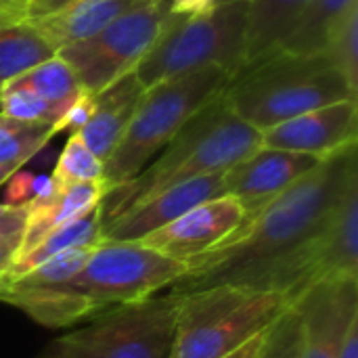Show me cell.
Returning <instances> with one entry per match:
<instances>
[{
  "label": "cell",
  "instance_id": "6da1fadb",
  "mask_svg": "<svg viewBox=\"0 0 358 358\" xmlns=\"http://www.w3.org/2000/svg\"><path fill=\"white\" fill-rule=\"evenodd\" d=\"M358 174L357 145L321 159L283 193L245 214L241 227L218 248L187 262V273L168 287L176 296L218 285H243L285 294L292 304L315 285L317 239Z\"/></svg>",
  "mask_w": 358,
  "mask_h": 358
},
{
  "label": "cell",
  "instance_id": "7a4b0ae2",
  "mask_svg": "<svg viewBox=\"0 0 358 358\" xmlns=\"http://www.w3.org/2000/svg\"><path fill=\"white\" fill-rule=\"evenodd\" d=\"M185 273V262L143 241L103 239L69 281L46 287H0V302L23 310L44 327H69L111 308L149 300L172 287Z\"/></svg>",
  "mask_w": 358,
  "mask_h": 358
},
{
  "label": "cell",
  "instance_id": "3957f363",
  "mask_svg": "<svg viewBox=\"0 0 358 358\" xmlns=\"http://www.w3.org/2000/svg\"><path fill=\"white\" fill-rule=\"evenodd\" d=\"M262 147V132L237 117L218 94L134 178L105 191L101 229L134 203L174 185L222 174Z\"/></svg>",
  "mask_w": 358,
  "mask_h": 358
},
{
  "label": "cell",
  "instance_id": "277c9868",
  "mask_svg": "<svg viewBox=\"0 0 358 358\" xmlns=\"http://www.w3.org/2000/svg\"><path fill=\"white\" fill-rule=\"evenodd\" d=\"M222 96L237 117L264 132L296 115L357 99V90L350 88L325 52L308 57L275 52L241 67Z\"/></svg>",
  "mask_w": 358,
  "mask_h": 358
},
{
  "label": "cell",
  "instance_id": "5b68a950",
  "mask_svg": "<svg viewBox=\"0 0 358 358\" xmlns=\"http://www.w3.org/2000/svg\"><path fill=\"white\" fill-rule=\"evenodd\" d=\"M292 300L279 292L218 285L178 296L168 358H224L264 334Z\"/></svg>",
  "mask_w": 358,
  "mask_h": 358
},
{
  "label": "cell",
  "instance_id": "8992f818",
  "mask_svg": "<svg viewBox=\"0 0 358 358\" xmlns=\"http://www.w3.org/2000/svg\"><path fill=\"white\" fill-rule=\"evenodd\" d=\"M231 78L220 67H203L147 88L122 141L105 162L107 189L134 178L147 168L193 115L222 94Z\"/></svg>",
  "mask_w": 358,
  "mask_h": 358
},
{
  "label": "cell",
  "instance_id": "52a82bcc",
  "mask_svg": "<svg viewBox=\"0 0 358 358\" xmlns=\"http://www.w3.org/2000/svg\"><path fill=\"white\" fill-rule=\"evenodd\" d=\"M250 0L210 6L199 15H174L134 67L143 88L170 78L220 67L235 76L245 63Z\"/></svg>",
  "mask_w": 358,
  "mask_h": 358
},
{
  "label": "cell",
  "instance_id": "ba28073f",
  "mask_svg": "<svg viewBox=\"0 0 358 358\" xmlns=\"http://www.w3.org/2000/svg\"><path fill=\"white\" fill-rule=\"evenodd\" d=\"M174 292L111 308L52 340L38 358H168L174 344Z\"/></svg>",
  "mask_w": 358,
  "mask_h": 358
},
{
  "label": "cell",
  "instance_id": "9c48e42d",
  "mask_svg": "<svg viewBox=\"0 0 358 358\" xmlns=\"http://www.w3.org/2000/svg\"><path fill=\"white\" fill-rule=\"evenodd\" d=\"M170 17V0H138L92 38L57 55L73 69L82 88L96 94L134 71Z\"/></svg>",
  "mask_w": 358,
  "mask_h": 358
},
{
  "label": "cell",
  "instance_id": "30bf717a",
  "mask_svg": "<svg viewBox=\"0 0 358 358\" xmlns=\"http://www.w3.org/2000/svg\"><path fill=\"white\" fill-rule=\"evenodd\" d=\"M302 313L300 358H340L358 319V277L325 279L296 300Z\"/></svg>",
  "mask_w": 358,
  "mask_h": 358
},
{
  "label": "cell",
  "instance_id": "8fae6325",
  "mask_svg": "<svg viewBox=\"0 0 358 358\" xmlns=\"http://www.w3.org/2000/svg\"><path fill=\"white\" fill-rule=\"evenodd\" d=\"M243 218V203L231 195H220L195 206L141 241L155 252L187 264L229 239L241 227Z\"/></svg>",
  "mask_w": 358,
  "mask_h": 358
},
{
  "label": "cell",
  "instance_id": "7c38bea8",
  "mask_svg": "<svg viewBox=\"0 0 358 358\" xmlns=\"http://www.w3.org/2000/svg\"><path fill=\"white\" fill-rule=\"evenodd\" d=\"M357 99H348L296 115L283 124L264 130L262 147L325 159L357 145Z\"/></svg>",
  "mask_w": 358,
  "mask_h": 358
},
{
  "label": "cell",
  "instance_id": "4fadbf2b",
  "mask_svg": "<svg viewBox=\"0 0 358 358\" xmlns=\"http://www.w3.org/2000/svg\"><path fill=\"white\" fill-rule=\"evenodd\" d=\"M222 174L193 178L170 189H164L107 222L101 231L105 241H141L153 231L170 224L195 206L224 195Z\"/></svg>",
  "mask_w": 358,
  "mask_h": 358
},
{
  "label": "cell",
  "instance_id": "5bb4252c",
  "mask_svg": "<svg viewBox=\"0 0 358 358\" xmlns=\"http://www.w3.org/2000/svg\"><path fill=\"white\" fill-rule=\"evenodd\" d=\"M319 162L321 159L304 153L258 147L224 172V195L239 199L245 214H250L292 187Z\"/></svg>",
  "mask_w": 358,
  "mask_h": 358
},
{
  "label": "cell",
  "instance_id": "9a60e30c",
  "mask_svg": "<svg viewBox=\"0 0 358 358\" xmlns=\"http://www.w3.org/2000/svg\"><path fill=\"white\" fill-rule=\"evenodd\" d=\"M313 277L315 283L358 277V174L348 180L317 239Z\"/></svg>",
  "mask_w": 358,
  "mask_h": 358
},
{
  "label": "cell",
  "instance_id": "2e32d148",
  "mask_svg": "<svg viewBox=\"0 0 358 358\" xmlns=\"http://www.w3.org/2000/svg\"><path fill=\"white\" fill-rule=\"evenodd\" d=\"M145 88L134 76V71L126 73L105 90L96 92L92 99V113L84 128L76 134L84 141V145L105 164L122 141Z\"/></svg>",
  "mask_w": 358,
  "mask_h": 358
},
{
  "label": "cell",
  "instance_id": "e0dca14e",
  "mask_svg": "<svg viewBox=\"0 0 358 358\" xmlns=\"http://www.w3.org/2000/svg\"><path fill=\"white\" fill-rule=\"evenodd\" d=\"M107 191L105 182H78L59 191H50L42 197H31L25 203L27 220L21 235L19 254L34 248L44 235L50 231L82 218L90 210H94Z\"/></svg>",
  "mask_w": 358,
  "mask_h": 358
},
{
  "label": "cell",
  "instance_id": "ac0fdd59",
  "mask_svg": "<svg viewBox=\"0 0 358 358\" xmlns=\"http://www.w3.org/2000/svg\"><path fill=\"white\" fill-rule=\"evenodd\" d=\"M138 0H69L59 10L31 21L38 34L59 52L61 48L88 40L115 21Z\"/></svg>",
  "mask_w": 358,
  "mask_h": 358
},
{
  "label": "cell",
  "instance_id": "d6986e66",
  "mask_svg": "<svg viewBox=\"0 0 358 358\" xmlns=\"http://www.w3.org/2000/svg\"><path fill=\"white\" fill-rule=\"evenodd\" d=\"M308 4L310 0H250L243 67L275 55Z\"/></svg>",
  "mask_w": 358,
  "mask_h": 358
},
{
  "label": "cell",
  "instance_id": "ffe728a7",
  "mask_svg": "<svg viewBox=\"0 0 358 358\" xmlns=\"http://www.w3.org/2000/svg\"><path fill=\"white\" fill-rule=\"evenodd\" d=\"M101 203L90 210L88 214H84L78 220H71L55 231H50L48 235H44L34 248L17 254V258L13 260V264L4 271V275L0 277V283H6L36 266H40L42 262L76 250V248H94L103 241L101 235Z\"/></svg>",
  "mask_w": 358,
  "mask_h": 358
},
{
  "label": "cell",
  "instance_id": "44dd1931",
  "mask_svg": "<svg viewBox=\"0 0 358 358\" xmlns=\"http://www.w3.org/2000/svg\"><path fill=\"white\" fill-rule=\"evenodd\" d=\"M358 0H310L298 21L292 25L277 52L308 57L325 52L327 40L340 19Z\"/></svg>",
  "mask_w": 358,
  "mask_h": 358
},
{
  "label": "cell",
  "instance_id": "7402d4cb",
  "mask_svg": "<svg viewBox=\"0 0 358 358\" xmlns=\"http://www.w3.org/2000/svg\"><path fill=\"white\" fill-rule=\"evenodd\" d=\"M55 48L29 23L0 25V92L27 69L50 59Z\"/></svg>",
  "mask_w": 358,
  "mask_h": 358
},
{
  "label": "cell",
  "instance_id": "603a6c76",
  "mask_svg": "<svg viewBox=\"0 0 358 358\" xmlns=\"http://www.w3.org/2000/svg\"><path fill=\"white\" fill-rule=\"evenodd\" d=\"M6 86L25 88L61 109H67L71 105V101L84 90L80 80L76 78L73 69L59 55H52L50 59L42 61L40 65L27 69L25 73H21Z\"/></svg>",
  "mask_w": 358,
  "mask_h": 358
},
{
  "label": "cell",
  "instance_id": "cb8c5ba5",
  "mask_svg": "<svg viewBox=\"0 0 358 358\" xmlns=\"http://www.w3.org/2000/svg\"><path fill=\"white\" fill-rule=\"evenodd\" d=\"M55 128L46 124L21 122L0 113V166L21 170L52 136Z\"/></svg>",
  "mask_w": 358,
  "mask_h": 358
},
{
  "label": "cell",
  "instance_id": "d4e9b609",
  "mask_svg": "<svg viewBox=\"0 0 358 358\" xmlns=\"http://www.w3.org/2000/svg\"><path fill=\"white\" fill-rule=\"evenodd\" d=\"M103 172L105 164L84 145L80 134H69L50 174V182L55 191L78 182H105Z\"/></svg>",
  "mask_w": 358,
  "mask_h": 358
},
{
  "label": "cell",
  "instance_id": "484cf974",
  "mask_svg": "<svg viewBox=\"0 0 358 358\" xmlns=\"http://www.w3.org/2000/svg\"><path fill=\"white\" fill-rule=\"evenodd\" d=\"M358 4L350 6L346 15L340 19V23L334 27L325 55L331 61V65L346 78L352 90L358 88Z\"/></svg>",
  "mask_w": 358,
  "mask_h": 358
},
{
  "label": "cell",
  "instance_id": "4316f807",
  "mask_svg": "<svg viewBox=\"0 0 358 358\" xmlns=\"http://www.w3.org/2000/svg\"><path fill=\"white\" fill-rule=\"evenodd\" d=\"M302 313L294 302L266 331L256 358H300Z\"/></svg>",
  "mask_w": 358,
  "mask_h": 358
},
{
  "label": "cell",
  "instance_id": "83f0119b",
  "mask_svg": "<svg viewBox=\"0 0 358 358\" xmlns=\"http://www.w3.org/2000/svg\"><path fill=\"white\" fill-rule=\"evenodd\" d=\"M0 113L13 120L21 122H34V124H46L57 126L65 109L40 99L38 94L25 90V88H13L6 86L0 92Z\"/></svg>",
  "mask_w": 358,
  "mask_h": 358
},
{
  "label": "cell",
  "instance_id": "f1b7e54d",
  "mask_svg": "<svg viewBox=\"0 0 358 358\" xmlns=\"http://www.w3.org/2000/svg\"><path fill=\"white\" fill-rule=\"evenodd\" d=\"M92 99L94 94L82 90L73 101L71 105L65 109V113L61 115L59 124L55 126V132H69V134H76L84 128V124L88 122L90 113H92Z\"/></svg>",
  "mask_w": 358,
  "mask_h": 358
},
{
  "label": "cell",
  "instance_id": "f546056e",
  "mask_svg": "<svg viewBox=\"0 0 358 358\" xmlns=\"http://www.w3.org/2000/svg\"><path fill=\"white\" fill-rule=\"evenodd\" d=\"M34 178L29 172H13L6 180V206H25L34 195Z\"/></svg>",
  "mask_w": 358,
  "mask_h": 358
},
{
  "label": "cell",
  "instance_id": "4dcf8cb0",
  "mask_svg": "<svg viewBox=\"0 0 358 358\" xmlns=\"http://www.w3.org/2000/svg\"><path fill=\"white\" fill-rule=\"evenodd\" d=\"M27 220L25 206L0 203V235H23Z\"/></svg>",
  "mask_w": 358,
  "mask_h": 358
},
{
  "label": "cell",
  "instance_id": "1f68e13d",
  "mask_svg": "<svg viewBox=\"0 0 358 358\" xmlns=\"http://www.w3.org/2000/svg\"><path fill=\"white\" fill-rule=\"evenodd\" d=\"M21 248V235H0V277L13 264Z\"/></svg>",
  "mask_w": 358,
  "mask_h": 358
},
{
  "label": "cell",
  "instance_id": "d6a6232c",
  "mask_svg": "<svg viewBox=\"0 0 358 358\" xmlns=\"http://www.w3.org/2000/svg\"><path fill=\"white\" fill-rule=\"evenodd\" d=\"M214 0H170L174 15H199L212 6Z\"/></svg>",
  "mask_w": 358,
  "mask_h": 358
},
{
  "label": "cell",
  "instance_id": "836d02e7",
  "mask_svg": "<svg viewBox=\"0 0 358 358\" xmlns=\"http://www.w3.org/2000/svg\"><path fill=\"white\" fill-rule=\"evenodd\" d=\"M340 358H358V319L350 325Z\"/></svg>",
  "mask_w": 358,
  "mask_h": 358
},
{
  "label": "cell",
  "instance_id": "e575fe53",
  "mask_svg": "<svg viewBox=\"0 0 358 358\" xmlns=\"http://www.w3.org/2000/svg\"><path fill=\"white\" fill-rule=\"evenodd\" d=\"M262 338H264V334H260L258 338L250 340L245 346H241L239 350H235L233 355H229V357H224V358H256L258 357L260 346H262Z\"/></svg>",
  "mask_w": 358,
  "mask_h": 358
},
{
  "label": "cell",
  "instance_id": "d590c367",
  "mask_svg": "<svg viewBox=\"0 0 358 358\" xmlns=\"http://www.w3.org/2000/svg\"><path fill=\"white\" fill-rule=\"evenodd\" d=\"M15 170H8V168H4V166H0V187L10 178V174H13Z\"/></svg>",
  "mask_w": 358,
  "mask_h": 358
},
{
  "label": "cell",
  "instance_id": "8d00e7d4",
  "mask_svg": "<svg viewBox=\"0 0 358 358\" xmlns=\"http://www.w3.org/2000/svg\"><path fill=\"white\" fill-rule=\"evenodd\" d=\"M224 2H239V0H214V2H212V6H216V4H224Z\"/></svg>",
  "mask_w": 358,
  "mask_h": 358
},
{
  "label": "cell",
  "instance_id": "74e56055",
  "mask_svg": "<svg viewBox=\"0 0 358 358\" xmlns=\"http://www.w3.org/2000/svg\"><path fill=\"white\" fill-rule=\"evenodd\" d=\"M52 2H57V6L61 8V6H65V4H67L69 0H52Z\"/></svg>",
  "mask_w": 358,
  "mask_h": 358
}]
</instances>
